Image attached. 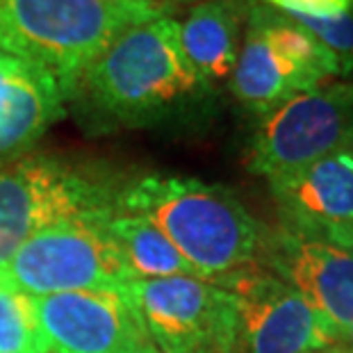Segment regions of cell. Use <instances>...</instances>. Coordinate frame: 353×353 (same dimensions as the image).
I'll use <instances>...</instances> for the list:
<instances>
[{"instance_id":"obj_20","label":"cell","mask_w":353,"mask_h":353,"mask_svg":"<svg viewBox=\"0 0 353 353\" xmlns=\"http://www.w3.org/2000/svg\"><path fill=\"white\" fill-rule=\"evenodd\" d=\"M128 353H162V351L157 349V347H155V344H153L151 340H144V342H141V344H137V347H134V349H130V351H128Z\"/></svg>"},{"instance_id":"obj_3","label":"cell","mask_w":353,"mask_h":353,"mask_svg":"<svg viewBox=\"0 0 353 353\" xmlns=\"http://www.w3.org/2000/svg\"><path fill=\"white\" fill-rule=\"evenodd\" d=\"M176 10L146 0H0V50L43 66L69 101L82 73L119 34Z\"/></svg>"},{"instance_id":"obj_14","label":"cell","mask_w":353,"mask_h":353,"mask_svg":"<svg viewBox=\"0 0 353 353\" xmlns=\"http://www.w3.org/2000/svg\"><path fill=\"white\" fill-rule=\"evenodd\" d=\"M255 0H201L180 23V43L194 71L216 89L228 82Z\"/></svg>"},{"instance_id":"obj_23","label":"cell","mask_w":353,"mask_h":353,"mask_svg":"<svg viewBox=\"0 0 353 353\" xmlns=\"http://www.w3.org/2000/svg\"><path fill=\"white\" fill-rule=\"evenodd\" d=\"M50 353H52V351H50Z\"/></svg>"},{"instance_id":"obj_10","label":"cell","mask_w":353,"mask_h":353,"mask_svg":"<svg viewBox=\"0 0 353 353\" xmlns=\"http://www.w3.org/2000/svg\"><path fill=\"white\" fill-rule=\"evenodd\" d=\"M260 267L312 305L330 342H347L353 328V249L307 239L281 226L267 228Z\"/></svg>"},{"instance_id":"obj_1","label":"cell","mask_w":353,"mask_h":353,"mask_svg":"<svg viewBox=\"0 0 353 353\" xmlns=\"http://www.w3.org/2000/svg\"><path fill=\"white\" fill-rule=\"evenodd\" d=\"M214 89L187 59L176 17L121 32L82 73L69 96L89 130L151 128L205 108Z\"/></svg>"},{"instance_id":"obj_11","label":"cell","mask_w":353,"mask_h":353,"mask_svg":"<svg viewBox=\"0 0 353 353\" xmlns=\"http://www.w3.org/2000/svg\"><path fill=\"white\" fill-rule=\"evenodd\" d=\"M267 183L281 228L353 249V139L335 153Z\"/></svg>"},{"instance_id":"obj_16","label":"cell","mask_w":353,"mask_h":353,"mask_svg":"<svg viewBox=\"0 0 353 353\" xmlns=\"http://www.w3.org/2000/svg\"><path fill=\"white\" fill-rule=\"evenodd\" d=\"M0 353H50L34 296L0 285Z\"/></svg>"},{"instance_id":"obj_21","label":"cell","mask_w":353,"mask_h":353,"mask_svg":"<svg viewBox=\"0 0 353 353\" xmlns=\"http://www.w3.org/2000/svg\"><path fill=\"white\" fill-rule=\"evenodd\" d=\"M146 3H160V5H174V7H178V5H187V3L196 5V3H201V0H146Z\"/></svg>"},{"instance_id":"obj_22","label":"cell","mask_w":353,"mask_h":353,"mask_svg":"<svg viewBox=\"0 0 353 353\" xmlns=\"http://www.w3.org/2000/svg\"><path fill=\"white\" fill-rule=\"evenodd\" d=\"M347 344H351V347H353V328L349 330V335H347Z\"/></svg>"},{"instance_id":"obj_12","label":"cell","mask_w":353,"mask_h":353,"mask_svg":"<svg viewBox=\"0 0 353 353\" xmlns=\"http://www.w3.org/2000/svg\"><path fill=\"white\" fill-rule=\"evenodd\" d=\"M34 301L52 353H128L148 340L125 288L64 292Z\"/></svg>"},{"instance_id":"obj_2","label":"cell","mask_w":353,"mask_h":353,"mask_svg":"<svg viewBox=\"0 0 353 353\" xmlns=\"http://www.w3.org/2000/svg\"><path fill=\"white\" fill-rule=\"evenodd\" d=\"M117 212L148 219L208 281L260 265L267 239V226L228 187L199 178L146 174L123 180Z\"/></svg>"},{"instance_id":"obj_9","label":"cell","mask_w":353,"mask_h":353,"mask_svg":"<svg viewBox=\"0 0 353 353\" xmlns=\"http://www.w3.org/2000/svg\"><path fill=\"white\" fill-rule=\"evenodd\" d=\"M235 301L237 353H312L330 337L299 292L260 265L212 278Z\"/></svg>"},{"instance_id":"obj_6","label":"cell","mask_w":353,"mask_h":353,"mask_svg":"<svg viewBox=\"0 0 353 353\" xmlns=\"http://www.w3.org/2000/svg\"><path fill=\"white\" fill-rule=\"evenodd\" d=\"M103 223L69 221L37 232L0 269V285L34 299L125 288L134 278Z\"/></svg>"},{"instance_id":"obj_5","label":"cell","mask_w":353,"mask_h":353,"mask_svg":"<svg viewBox=\"0 0 353 353\" xmlns=\"http://www.w3.org/2000/svg\"><path fill=\"white\" fill-rule=\"evenodd\" d=\"M328 78H344L335 52L290 14L255 0L228 80L237 103L262 119Z\"/></svg>"},{"instance_id":"obj_17","label":"cell","mask_w":353,"mask_h":353,"mask_svg":"<svg viewBox=\"0 0 353 353\" xmlns=\"http://www.w3.org/2000/svg\"><path fill=\"white\" fill-rule=\"evenodd\" d=\"M292 19L310 30L330 52H335V57L342 64L344 78H349L353 73V7L328 19H305V17H292Z\"/></svg>"},{"instance_id":"obj_4","label":"cell","mask_w":353,"mask_h":353,"mask_svg":"<svg viewBox=\"0 0 353 353\" xmlns=\"http://www.w3.org/2000/svg\"><path fill=\"white\" fill-rule=\"evenodd\" d=\"M114 183L71 157L30 151L0 167V269L37 232L69 221H105L117 212Z\"/></svg>"},{"instance_id":"obj_15","label":"cell","mask_w":353,"mask_h":353,"mask_svg":"<svg viewBox=\"0 0 353 353\" xmlns=\"http://www.w3.org/2000/svg\"><path fill=\"white\" fill-rule=\"evenodd\" d=\"M105 232L123 255L134 281L169 276H196L176 246L148 219L139 214L114 212L103 223Z\"/></svg>"},{"instance_id":"obj_8","label":"cell","mask_w":353,"mask_h":353,"mask_svg":"<svg viewBox=\"0 0 353 353\" xmlns=\"http://www.w3.org/2000/svg\"><path fill=\"white\" fill-rule=\"evenodd\" d=\"M146 335L162 353H237L235 301L199 276H169L125 285Z\"/></svg>"},{"instance_id":"obj_13","label":"cell","mask_w":353,"mask_h":353,"mask_svg":"<svg viewBox=\"0 0 353 353\" xmlns=\"http://www.w3.org/2000/svg\"><path fill=\"white\" fill-rule=\"evenodd\" d=\"M64 114L59 82L43 66L0 50V167L32 151Z\"/></svg>"},{"instance_id":"obj_19","label":"cell","mask_w":353,"mask_h":353,"mask_svg":"<svg viewBox=\"0 0 353 353\" xmlns=\"http://www.w3.org/2000/svg\"><path fill=\"white\" fill-rule=\"evenodd\" d=\"M312 353H353V347L347 342H337V344H328V347L312 351Z\"/></svg>"},{"instance_id":"obj_18","label":"cell","mask_w":353,"mask_h":353,"mask_svg":"<svg viewBox=\"0 0 353 353\" xmlns=\"http://www.w3.org/2000/svg\"><path fill=\"white\" fill-rule=\"evenodd\" d=\"M278 12H285L290 17L305 19H328L347 12L353 7V0H260Z\"/></svg>"},{"instance_id":"obj_7","label":"cell","mask_w":353,"mask_h":353,"mask_svg":"<svg viewBox=\"0 0 353 353\" xmlns=\"http://www.w3.org/2000/svg\"><path fill=\"white\" fill-rule=\"evenodd\" d=\"M353 139V80L303 92L262 117L246 148V169L276 178L321 160Z\"/></svg>"}]
</instances>
